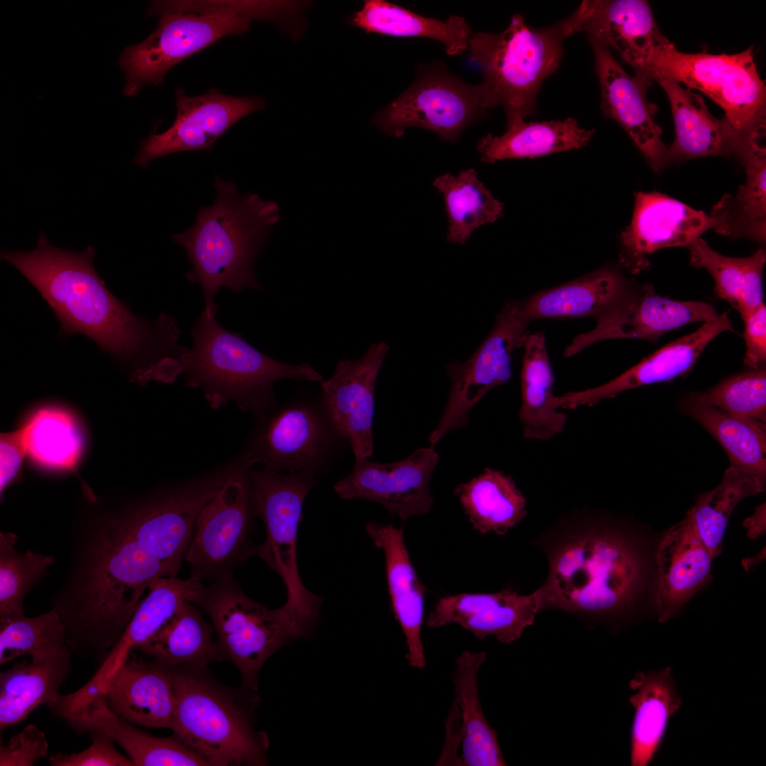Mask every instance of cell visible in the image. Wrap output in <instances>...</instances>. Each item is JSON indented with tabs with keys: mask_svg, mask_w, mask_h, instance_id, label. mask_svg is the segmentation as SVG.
<instances>
[{
	"mask_svg": "<svg viewBox=\"0 0 766 766\" xmlns=\"http://www.w3.org/2000/svg\"><path fill=\"white\" fill-rule=\"evenodd\" d=\"M96 250L81 252L52 245L39 235L30 251L1 252L38 291L60 323V333L84 334L104 352L134 366V378L165 382L182 371L188 348L174 318L137 316L106 287L94 265Z\"/></svg>",
	"mask_w": 766,
	"mask_h": 766,
	"instance_id": "cell-1",
	"label": "cell"
},
{
	"mask_svg": "<svg viewBox=\"0 0 766 766\" xmlns=\"http://www.w3.org/2000/svg\"><path fill=\"white\" fill-rule=\"evenodd\" d=\"M160 577L172 576L113 512L91 513L79 519L72 529L68 569L52 601L72 654L83 660L103 661L143 592Z\"/></svg>",
	"mask_w": 766,
	"mask_h": 766,
	"instance_id": "cell-2",
	"label": "cell"
},
{
	"mask_svg": "<svg viewBox=\"0 0 766 766\" xmlns=\"http://www.w3.org/2000/svg\"><path fill=\"white\" fill-rule=\"evenodd\" d=\"M545 553L548 572L535 592L540 612L555 609L604 623L635 609L645 584L638 540L592 510L560 518L533 540Z\"/></svg>",
	"mask_w": 766,
	"mask_h": 766,
	"instance_id": "cell-3",
	"label": "cell"
},
{
	"mask_svg": "<svg viewBox=\"0 0 766 766\" xmlns=\"http://www.w3.org/2000/svg\"><path fill=\"white\" fill-rule=\"evenodd\" d=\"M216 197L196 213V223L172 236L184 248L192 268L186 278L204 293V311L215 315L218 292L223 287L235 292L261 289L252 267L274 226L279 207L255 194H240L231 182L216 177Z\"/></svg>",
	"mask_w": 766,
	"mask_h": 766,
	"instance_id": "cell-4",
	"label": "cell"
},
{
	"mask_svg": "<svg viewBox=\"0 0 766 766\" xmlns=\"http://www.w3.org/2000/svg\"><path fill=\"white\" fill-rule=\"evenodd\" d=\"M166 667L174 694L170 729L185 745L209 766L267 765V736L254 727L255 692L228 689L205 667Z\"/></svg>",
	"mask_w": 766,
	"mask_h": 766,
	"instance_id": "cell-5",
	"label": "cell"
},
{
	"mask_svg": "<svg viewBox=\"0 0 766 766\" xmlns=\"http://www.w3.org/2000/svg\"><path fill=\"white\" fill-rule=\"evenodd\" d=\"M193 345L182 357L187 386L202 389L216 409L234 402L243 411L257 415L275 403L274 384L282 379L323 382L306 363L292 365L277 361L250 345L240 334L228 331L204 310L191 328Z\"/></svg>",
	"mask_w": 766,
	"mask_h": 766,
	"instance_id": "cell-6",
	"label": "cell"
},
{
	"mask_svg": "<svg viewBox=\"0 0 766 766\" xmlns=\"http://www.w3.org/2000/svg\"><path fill=\"white\" fill-rule=\"evenodd\" d=\"M583 9L557 24L528 26L520 13L499 33L481 31L469 42L470 58L481 68L486 109L501 106L506 121L533 115L543 81L557 69L566 38L582 30Z\"/></svg>",
	"mask_w": 766,
	"mask_h": 766,
	"instance_id": "cell-7",
	"label": "cell"
},
{
	"mask_svg": "<svg viewBox=\"0 0 766 766\" xmlns=\"http://www.w3.org/2000/svg\"><path fill=\"white\" fill-rule=\"evenodd\" d=\"M192 602L211 618L221 660L231 662L243 687L253 692L259 671L274 652L313 633L284 605L270 609L250 598L232 574L202 585Z\"/></svg>",
	"mask_w": 766,
	"mask_h": 766,
	"instance_id": "cell-8",
	"label": "cell"
},
{
	"mask_svg": "<svg viewBox=\"0 0 766 766\" xmlns=\"http://www.w3.org/2000/svg\"><path fill=\"white\" fill-rule=\"evenodd\" d=\"M254 465L243 452L225 465L135 501L113 514L126 531L175 577L203 508L228 477Z\"/></svg>",
	"mask_w": 766,
	"mask_h": 766,
	"instance_id": "cell-9",
	"label": "cell"
},
{
	"mask_svg": "<svg viewBox=\"0 0 766 766\" xmlns=\"http://www.w3.org/2000/svg\"><path fill=\"white\" fill-rule=\"evenodd\" d=\"M316 477L305 472L250 470L254 512L266 530L265 540L257 553L282 577L287 592L284 605L313 626L318 623L323 598L308 590L301 581L296 542L303 504L317 484Z\"/></svg>",
	"mask_w": 766,
	"mask_h": 766,
	"instance_id": "cell-10",
	"label": "cell"
},
{
	"mask_svg": "<svg viewBox=\"0 0 766 766\" xmlns=\"http://www.w3.org/2000/svg\"><path fill=\"white\" fill-rule=\"evenodd\" d=\"M257 421L244 450L263 469L280 473L325 471L349 443L321 399L301 398L275 403L255 415Z\"/></svg>",
	"mask_w": 766,
	"mask_h": 766,
	"instance_id": "cell-11",
	"label": "cell"
},
{
	"mask_svg": "<svg viewBox=\"0 0 766 766\" xmlns=\"http://www.w3.org/2000/svg\"><path fill=\"white\" fill-rule=\"evenodd\" d=\"M658 77L707 95L723 109L725 118L738 131L765 113V86L752 47L732 55L685 53L670 42L653 57L643 76L650 82Z\"/></svg>",
	"mask_w": 766,
	"mask_h": 766,
	"instance_id": "cell-12",
	"label": "cell"
},
{
	"mask_svg": "<svg viewBox=\"0 0 766 766\" xmlns=\"http://www.w3.org/2000/svg\"><path fill=\"white\" fill-rule=\"evenodd\" d=\"M147 13L160 16L157 28L142 43L125 48L118 60L128 96L137 95L144 84L162 83L171 67L220 38L244 34L252 21L223 12L169 11L151 6Z\"/></svg>",
	"mask_w": 766,
	"mask_h": 766,
	"instance_id": "cell-13",
	"label": "cell"
},
{
	"mask_svg": "<svg viewBox=\"0 0 766 766\" xmlns=\"http://www.w3.org/2000/svg\"><path fill=\"white\" fill-rule=\"evenodd\" d=\"M251 469L228 477L200 512L184 558L191 565L193 579L211 582L232 574L235 567L257 551L252 540L256 516Z\"/></svg>",
	"mask_w": 766,
	"mask_h": 766,
	"instance_id": "cell-14",
	"label": "cell"
},
{
	"mask_svg": "<svg viewBox=\"0 0 766 766\" xmlns=\"http://www.w3.org/2000/svg\"><path fill=\"white\" fill-rule=\"evenodd\" d=\"M531 322L522 300L506 301L492 331L474 353L465 362L448 365L450 394L437 426L429 435L431 445L435 446L448 432L465 427L469 413L479 401L510 379L513 353L523 346Z\"/></svg>",
	"mask_w": 766,
	"mask_h": 766,
	"instance_id": "cell-15",
	"label": "cell"
},
{
	"mask_svg": "<svg viewBox=\"0 0 766 766\" xmlns=\"http://www.w3.org/2000/svg\"><path fill=\"white\" fill-rule=\"evenodd\" d=\"M485 110L479 84L471 85L449 74L431 73L418 78L377 111L372 123L394 137L401 136L408 127H418L454 142Z\"/></svg>",
	"mask_w": 766,
	"mask_h": 766,
	"instance_id": "cell-16",
	"label": "cell"
},
{
	"mask_svg": "<svg viewBox=\"0 0 766 766\" xmlns=\"http://www.w3.org/2000/svg\"><path fill=\"white\" fill-rule=\"evenodd\" d=\"M718 316L715 309L698 301H677L658 295L652 285L631 282L599 316L596 326L577 335L564 351L572 357L597 342L637 338L656 343L666 333L688 323Z\"/></svg>",
	"mask_w": 766,
	"mask_h": 766,
	"instance_id": "cell-17",
	"label": "cell"
},
{
	"mask_svg": "<svg viewBox=\"0 0 766 766\" xmlns=\"http://www.w3.org/2000/svg\"><path fill=\"white\" fill-rule=\"evenodd\" d=\"M434 447L418 448L390 463L355 457L353 470L334 485V490L341 499L377 502L404 522L413 515L427 514L434 503L431 481L439 460Z\"/></svg>",
	"mask_w": 766,
	"mask_h": 766,
	"instance_id": "cell-18",
	"label": "cell"
},
{
	"mask_svg": "<svg viewBox=\"0 0 766 766\" xmlns=\"http://www.w3.org/2000/svg\"><path fill=\"white\" fill-rule=\"evenodd\" d=\"M175 105L177 115L172 126L141 141L135 164L146 167L152 160L171 153L210 150L228 128L245 116L262 110L265 103L257 97L226 95L213 88L204 94L189 96L179 87Z\"/></svg>",
	"mask_w": 766,
	"mask_h": 766,
	"instance_id": "cell-19",
	"label": "cell"
},
{
	"mask_svg": "<svg viewBox=\"0 0 766 766\" xmlns=\"http://www.w3.org/2000/svg\"><path fill=\"white\" fill-rule=\"evenodd\" d=\"M631 223L620 235L619 263L632 274L650 266L648 255L667 248L688 247L716 223L702 211L659 192L635 193Z\"/></svg>",
	"mask_w": 766,
	"mask_h": 766,
	"instance_id": "cell-20",
	"label": "cell"
},
{
	"mask_svg": "<svg viewBox=\"0 0 766 766\" xmlns=\"http://www.w3.org/2000/svg\"><path fill=\"white\" fill-rule=\"evenodd\" d=\"M487 660L484 651H464L452 673L454 700L445 721L446 738L436 765L503 766L504 757L496 731L487 721L478 693L479 671Z\"/></svg>",
	"mask_w": 766,
	"mask_h": 766,
	"instance_id": "cell-21",
	"label": "cell"
},
{
	"mask_svg": "<svg viewBox=\"0 0 766 766\" xmlns=\"http://www.w3.org/2000/svg\"><path fill=\"white\" fill-rule=\"evenodd\" d=\"M590 39L601 93L604 114L618 122L630 135L656 172L670 162L668 146L662 140V128L655 120L657 107L648 101L651 82L628 74L610 49Z\"/></svg>",
	"mask_w": 766,
	"mask_h": 766,
	"instance_id": "cell-22",
	"label": "cell"
},
{
	"mask_svg": "<svg viewBox=\"0 0 766 766\" xmlns=\"http://www.w3.org/2000/svg\"><path fill=\"white\" fill-rule=\"evenodd\" d=\"M389 346L372 343L357 360H340L334 374L321 383V399L355 457L373 455L374 389Z\"/></svg>",
	"mask_w": 766,
	"mask_h": 766,
	"instance_id": "cell-23",
	"label": "cell"
},
{
	"mask_svg": "<svg viewBox=\"0 0 766 766\" xmlns=\"http://www.w3.org/2000/svg\"><path fill=\"white\" fill-rule=\"evenodd\" d=\"M727 331H734L725 312L704 323L696 331L665 345L604 384L554 396L553 405L556 409H567L592 406L624 391L683 376L694 367L706 345Z\"/></svg>",
	"mask_w": 766,
	"mask_h": 766,
	"instance_id": "cell-24",
	"label": "cell"
},
{
	"mask_svg": "<svg viewBox=\"0 0 766 766\" xmlns=\"http://www.w3.org/2000/svg\"><path fill=\"white\" fill-rule=\"evenodd\" d=\"M540 613L535 592L520 594L511 589L494 593H460L440 598L428 614L431 628L457 623L479 639L492 635L501 643L518 640Z\"/></svg>",
	"mask_w": 766,
	"mask_h": 766,
	"instance_id": "cell-25",
	"label": "cell"
},
{
	"mask_svg": "<svg viewBox=\"0 0 766 766\" xmlns=\"http://www.w3.org/2000/svg\"><path fill=\"white\" fill-rule=\"evenodd\" d=\"M712 560L687 514L666 531L655 553L653 601L659 622L673 618L709 581Z\"/></svg>",
	"mask_w": 766,
	"mask_h": 766,
	"instance_id": "cell-26",
	"label": "cell"
},
{
	"mask_svg": "<svg viewBox=\"0 0 766 766\" xmlns=\"http://www.w3.org/2000/svg\"><path fill=\"white\" fill-rule=\"evenodd\" d=\"M582 30L606 47L643 76L653 57L670 41L662 33L650 6L643 0L583 1Z\"/></svg>",
	"mask_w": 766,
	"mask_h": 766,
	"instance_id": "cell-27",
	"label": "cell"
},
{
	"mask_svg": "<svg viewBox=\"0 0 766 766\" xmlns=\"http://www.w3.org/2000/svg\"><path fill=\"white\" fill-rule=\"evenodd\" d=\"M116 714L135 725L170 728L174 694L170 672L157 661L131 652L99 692Z\"/></svg>",
	"mask_w": 766,
	"mask_h": 766,
	"instance_id": "cell-28",
	"label": "cell"
},
{
	"mask_svg": "<svg viewBox=\"0 0 766 766\" xmlns=\"http://www.w3.org/2000/svg\"><path fill=\"white\" fill-rule=\"evenodd\" d=\"M365 529L374 545L382 549L391 608L406 638L409 665H426L421 629L424 616L425 587L412 565L404 532L392 524L367 522Z\"/></svg>",
	"mask_w": 766,
	"mask_h": 766,
	"instance_id": "cell-29",
	"label": "cell"
},
{
	"mask_svg": "<svg viewBox=\"0 0 766 766\" xmlns=\"http://www.w3.org/2000/svg\"><path fill=\"white\" fill-rule=\"evenodd\" d=\"M655 80L668 96L675 122V138L668 146L671 162L706 156L738 159L744 131L736 130L725 117H714L701 95L666 77Z\"/></svg>",
	"mask_w": 766,
	"mask_h": 766,
	"instance_id": "cell-30",
	"label": "cell"
},
{
	"mask_svg": "<svg viewBox=\"0 0 766 766\" xmlns=\"http://www.w3.org/2000/svg\"><path fill=\"white\" fill-rule=\"evenodd\" d=\"M738 160L745 167L746 180L735 194H728L713 206L710 216L717 233L731 238L766 240L765 118L745 132Z\"/></svg>",
	"mask_w": 766,
	"mask_h": 766,
	"instance_id": "cell-31",
	"label": "cell"
},
{
	"mask_svg": "<svg viewBox=\"0 0 766 766\" xmlns=\"http://www.w3.org/2000/svg\"><path fill=\"white\" fill-rule=\"evenodd\" d=\"M67 723L78 733L106 734L124 750L134 766H209L175 735L156 737L120 717L101 696L77 708L69 715Z\"/></svg>",
	"mask_w": 766,
	"mask_h": 766,
	"instance_id": "cell-32",
	"label": "cell"
},
{
	"mask_svg": "<svg viewBox=\"0 0 766 766\" xmlns=\"http://www.w3.org/2000/svg\"><path fill=\"white\" fill-rule=\"evenodd\" d=\"M201 582L189 577H160L152 581L149 592L138 604L119 640L109 652L88 682L77 690L83 697L99 694L106 682L132 650L148 639L184 601H192Z\"/></svg>",
	"mask_w": 766,
	"mask_h": 766,
	"instance_id": "cell-33",
	"label": "cell"
},
{
	"mask_svg": "<svg viewBox=\"0 0 766 766\" xmlns=\"http://www.w3.org/2000/svg\"><path fill=\"white\" fill-rule=\"evenodd\" d=\"M629 702L634 709L631 731L630 762L646 766L654 759L670 718L682 704L672 668L636 672L629 682Z\"/></svg>",
	"mask_w": 766,
	"mask_h": 766,
	"instance_id": "cell-34",
	"label": "cell"
},
{
	"mask_svg": "<svg viewBox=\"0 0 766 766\" xmlns=\"http://www.w3.org/2000/svg\"><path fill=\"white\" fill-rule=\"evenodd\" d=\"M631 282L618 267L606 266L523 299V309L531 321L540 318H596Z\"/></svg>",
	"mask_w": 766,
	"mask_h": 766,
	"instance_id": "cell-35",
	"label": "cell"
},
{
	"mask_svg": "<svg viewBox=\"0 0 766 766\" xmlns=\"http://www.w3.org/2000/svg\"><path fill=\"white\" fill-rule=\"evenodd\" d=\"M594 131L580 127L572 118L529 123L517 118L507 121L503 135L489 133L481 138L477 150L481 160L487 163L533 158L584 147Z\"/></svg>",
	"mask_w": 766,
	"mask_h": 766,
	"instance_id": "cell-36",
	"label": "cell"
},
{
	"mask_svg": "<svg viewBox=\"0 0 766 766\" xmlns=\"http://www.w3.org/2000/svg\"><path fill=\"white\" fill-rule=\"evenodd\" d=\"M523 347L518 411L523 435L528 439L548 440L563 431L567 416L552 404L555 378L544 333L528 334Z\"/></svg>",
	"mask_w": 766,
	"mask_h": 766,
	"instance_id": "cell-37",
	"label": "cell"
},
{
	"mask_svg": "<svg viewBox=\"0 0 766 766\" xmlns=\"http://www.w3.org/2000/svg\"><path fill=\"white\" fill-rule=\"evenodd\" d=\"M71 651L48 662L24 659L0 674L1 731L18 724L42 704L59 699V690L71 671Z\"/></svg>",
	"mask_w": 766,
	"mask_h": 766,
	"instance_id": "cell-38",
	"label": "cell"
},
{
	"mask_svg": "<svg viewBox=\"0 0 766 766\" xmlns=\"http://www.w3.org/2000/svg\"><path fill=\"white\" fill-rule=\"evenodd\" d=\"M684 414L704 427L722 446L730 466L766 479L765 422L726 413L702 403L692 393L679 402Z\"/></svg>",
	"mask_w": 766,
	"mask_h": 766,
	"instance_id": "cell-39",
	"label": "cell"
},
{
	"mask_svg": "<svg viewBox=\"0 0 766 766\" xmlns=\"http://www.w3.org/2000/svg\"><path fill=\"white\" fill-rule=\"evenodd\" d=\"M350 22L367 33L437 40L449 55L462 54L472 37L470 26L462 16L453 15L445 21L427 18L383 0L365 1Z\"/></svg>",
	"mask_w": 766,
	"mask_h": 766,
	"instance_id": "cell-40",
	"label": "cell"
},
{
	"mask_svg": "<svg viewBox=\"0 0 766 766\" xmlns=\"http://www.w3.org/2000/svg\"><path fill=\"white\" fill-rule=\"evenodd\" d=\"M135 649L169 667H206L210 662L221 660L212 629L190 601L182 602L174 614Z\"/></svg>",
	"mask_w": 766,
	"mask_h": 766,
	"instance_id": "cell-41",
	"label": "cell"
},
{
	"mask_svg": "<svg viewBox=\"0 0 766 766\" xmlns=\"http://www.w3.org/2000/svg\"><path fill=\"white\" fill-rule=\"evenodd\" d=\"M474 530L505 535L527 514L526 498L512 477L486 467L483 473L454 489Z\"/></svg>",
	"mask_w": 766,
	"mask_h": 766,
	"instance_id": "cell-42",
	"label": "cell"
},
{
	"mask_svg": "<svg viewBox=\"0 0 766 766\" xmlns=\"http://www.w3.org/2000/svg\"><path fill=\"white\" fill-rule=\"evenodd\" d=\"M690 265L707 270L715 282L717 296L726 301L741 318L763 303L762 272L766 251L762 247L746 257H731L716 252L701 238L688 247Z\"/></svg>",
	"mask_w": 766,
	"mask_h": 766,
	"instance_id": "cell-43",
	"label": "cell"
},
{
	"mask_svg": "<svg viewBox=\"0 0 766 766\" xmlns=\"http://www.w3.org/2000/svg\"><path fill=\"white\" fill-rule=\"evenodd\" d=\"M21 429L27 455L36 465L55 470H74L82 457L84 440L70 411L55 405L42 406Z\"/></svg>",
	"mask_w": 766,
	"mask_h": 766,
	"instance_id": "cell-44",
	"label": "cell"
},
{
	"mask_svg": "<svg viewBox=\"0 0 766 766\" xmlns=\"http://www.w3.org/2000/svg\"><path fill=\"white\" fill-rule=\"evenodd\" d=\"M442 194L448 216L447 240L464 244L479 226L502 217L503 204L495 199L472 168L457 176L440 175L433 182Z\"/></svg>",
	"mask_w": 766,
	"mask_h": 766,
	"instance_id": "cell-45",
	"label": "cell"
},
{
	"mask_svg": "<svg viewBox=\"0 0 766 766\" xmlns=\"http://www.w3.org/2000/svg\"><path fill=\"white\" fill-rule=\"evenodd\" d=\"M765 483L757 477L729 466L721 482L702 494L687 512L702 543L714 559L722 551L729 518L745 497L764 491Z\"/></svg>",
	"mask_w": 766,
	"mask_h": 766,
	"instance_id": "cell-46",
	"label": "cell"
},
{
	"mask_svg": "<svg viewBox=\"0 0 766 766\" xmlns=\"http://www.w3.org/2000/svg\"><path fill=\"white\" fill-rule=\"evenodd\" d=\"M70 651L64 623L53 608L37 616L24 615L1 623V665L23 655L30 656L32 662L42 664Z\"/></svg>",
	"mask_w": 766,
	"mask_h": 766,
	"instance_id": "cell-47",
	"label": "cell"
},
{
	"mask_svg": "<svg viewBox=\"0 0 766 766\" xmlns=\"http://www.w3.org/2000/svg\"><path fill=\"white\" fill-rule=\"evenodd\" d=\"M16 534L0 532V622L24 616L23 604L27 593L48 573L55 562L50 555L16 548Z\"/></svg>",
	"mask_w": 766,
	"mask_h": 766,
	"instance_id": "cell-48",
	"label": "cell"
},
{
	"mask_svg": "<svg viewBox=\"0 0 766 766\" xmlns=\"http://www.w3.org/2000/svg\"><path fill=\"white\" fill-rule=\"evenodd\" d=\"M699 401L736 416L766 420V369H748L706 391L692 392Z\"/></svg>",
	"mask_w": 766,
	"mask_h": 766,
	"instance_id": "cell-49",
	"label": "cell"
},
{
	"mask_svg": "<svg viewBox=\"0 0 766 766\" xmlns=\"http://www.w3.org/2000/svg\"><path fill=\"white\" fill-rule=\"evenodd\" d=\"M306 5V2L294 1H186L184 8L192 12H223L284 24L290 18H298Z\"/></svg>",
	"mask_w": 766,
	"mask_h": 766,
	"instance_id": "cell-50",
	"label": "cell"
},
{
	"mask_svg": "<svg viewBox=\"0 0 766 766\" xmlns=\"http://www.w3.org/2000/svg\"><path fill=\"white\" fill-rule=\"evenodd\" d=\"M91 743L85 750L70 755L57 753L48 758L51 766H134L133 762L120 753L114 740L101 732L89 733Z\"/></svg>",
	"mask_w": 766,
	"mask_h": 766,
	"instance_id": "cell-51",
	"label": "cell"
},
{
	"mask_svg": "<svg viewBox=\"0 0 766 766\" xmlns=\"http://www.w3.org/2000/svg\"><path fill=\"white\" fill-rule=\"evenodd\" d=\"M48 743L45 733L33 724L26 726L12 736L9 743L0 745V766H33L46 757Z\"/></svg>",
	"mask_w": 766,
	"mask_h": 766,
	"instance_id": "cell-52",
	"label": "cell"
},
{
	"mask_svg": "<svg viewBox=\"0 0 766 766\" xmlns=\"http://www.w3.org/2000/svg\"><path fill=\"white\" fill-rule=\"evenodd\" d=\"M744 321L743 338L745 354V366L750 369L765 366L766 361V306L765 303L742 317Z\"/></svg>",
	"mask_w": 766,
	"mask_h": 766,
	"instance_id": "cell-53",
	"label": "cell"
},
{
	"mask_svg": "<svg viewBox=\"0 0 766 766\" xmlns=\"http://www.w3.org/2000/svg\"><path fill=\"white\" fill-rule=\"evenodd\" d=\"M26 447L22 431L1 433L0 438V494L14 483L20 475Z\"/></svg>",
	"mask_w": 766,
	"mask_h": 766,
	"instance_id": "cell-54",
	"label": "cell"
},
{
	"mask_svg": "<svg viewBox=\"0 0 766 766\" xmlns=\"http://www.w3.org/2000/svg\"><path fill=\"white\" fill-rule=\"evenodd\" d=\"M765 504L757 506L753 514L747 518L743 525L748 535L751 539H757L765 533Z\"/></svg>",
	"mask_w": 766,
	"mask_h": 766,
	"instance_id": "cell-55",
	"label": "cell"
}]
</instances>
